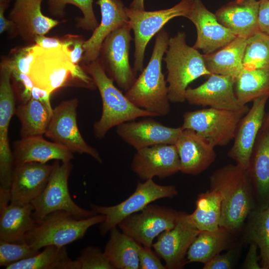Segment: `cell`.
<instances>
[{
    "mask_svg": "<svg viewBox=\"0 0 269 269\" xmlns=\"http://www.w3.org/2000/svg\"><path fill=\"white\" fill-rule=\"evenodd\" d=\"M200 231L190 222L188 214L180 212L175 226L158 237L152 247L168 269H181L187 264V253Z\"/></svg>",
    "mask_w": 269,
    "mask_h": 269,
    "instance_id": "9a60e30c",
    "label": "cell"
},
{
    "mask_svg": "<svg viewBox=\"0 0 269 269\" xmlns=\"http://www.w3.org/2000/svg\"><path fill=\"white\" fill-rule=\"evenodd\" d=\"M179 212L170 208L149 204L140 213L126 218L118 226L141 245L152 247L156 237L175 226Z\"/></svg>",
    "mask_w": 269,
    "mask_h": 269,
    "instance_id": "4fadbf2b",
    "label": "cell"
},
{
    "mask_svg": "<svg viewBox=\"0 0 269 269\" xmlns=\"http://www.w3.org/2000/svg\"><path fill=\"white\" fill-rule=\"evenodd\" d=\"M248 111L212 108L188 111L183 116L181 128L195 132L214 147L224 146L234 139L238 125Z\"/></svg>",
    "mask_w": 269,
    "mask_h": 269,
    "instance_id": "9c48e42d",
    "label": "cell"
},
{
    "mask_svg": "<svg viewBox=\"0 0 269 269\" xmlns=\"http://www.w3.org/2000/svg\"><path fill=\"white\" fill-rule=\"evenodd\" d=\"M210 189L222 196L220 227L234 236L244 227L250 213L256 208L252 187L246 169L227 164L214 171L209 178Z\"/></svg>",
    "mask_w": 269,
    "mask_h": 269,
    "instance_id": "6da1fadb",
    "label": "cell"
},
{
    "mask_svg": "<svg viewBox=\"0 0 269 269\" xmlns=\"http://www.w3.org/2000/svg\"><path fill=\"white\" fill-rule=\"evenodd\" d=\"M101 14L100 23L84 41L82 60L87 65L99 57L106 38L113 31L128 23L126 7L122 0H98Z\"/></svg>",
    "mask_w": 269,
    "mask_h": 269,
    "instance_id": "603a6c76",
    "label": "cell"
},
{
    "mask_svg": "<svg viewBox=\"0 0 269 269\" xmlns=\"http://www.w3.org/2000/svg\"><path fill=\"white\" fill-rule=\"evenodd\" d=\"M63 40L62 49L67 54L73 64L79 65L84 53L83 44L85 41L83 38L77 35H69Z\"/></svg>",
    "mask_w": 269,
    "mask_h": 269,
    "instance_id": "b9f144b4",
    "label": "cell"
},
{
    "mask_svg": "<svg viewBox=\"0 0 269 269\" xmlns=\"http://www.w3.org/2000/svg\"><path fill=\"white\" fill-rule=\"evenodd\" d=\"M40 252L27 243H14L0 240V266L7 267L37 255Z\"/></svg>",
    "mask_w": 269,
    "mask_h": 269,
    "instance_id": "f35d334b",
    "label": "cell"
},
{
    "mask_svg": "<svg viewBox=\"0 0 269 269\" xmlns=\"http://www.w3.org/2000/svg\"><path fill=\"white\" fill-rule=\"evenodd\" d=\"M15 114L20 123L22 138L45 134L52 115L43 104L32 98L20 103Z\"/></svg>",
    "mask_w": 269,
    "mask_h": 269,
    "instance_id": "d590c367",
    "label": "cell"
},
{
    "mask_svg": "<svg viewBox=\"0 0 269 269\" xmlns=\"http://www.w3.org/2000/svg\"><path fill=\"white\" fill-rule=\"evenodd\" d=\"M93 79L102 100L100 118L93 125L95 136L103 139L112 128L138 118L153 117L154 115L134 105L116 87L106 73L99 58L85 65L84 70Z\"/></svg>",
    "mask_w": 269,
    "mask_h": 269,
    "instance_id": "3957f363",
    "label": "cell"
},
{
    "mask_svg": "<svg viewBox=\"0 0 269 269\" xmlns=\"http://www.w3.org/2000/svg\"><path fill=\"white\" fill-rule=\"evenodd\" d=\"M77 260L81 269H114L104 252L98 247H86Z\"/></svg>",
    "mask_w": 269,
    "mask_h": 269,
    "instance_id": "ab89813d",
    "label": "cell"
},
{
    "mask_svg": "<svg viewBox=\"0 0 269 269\" xmlns=\"http://www.w3.org/2000/svg\"><path fill=\"white\" fill-rule=\"evenodd\" d=\"M48 8L53 15L63 16L68 4L79 8L83 14L77 18V26L86 30L93 31L99 25L93 7V0H48Z\"/></svg>",
    "mask_w": 269,
    "mask_h": 269,
    "instance_id": "74e56055",
    "label": "cell"
},
{
    "mask_svg": "<svg viewBox=\"0 0 269 269\" xmlns=\"http://www.w3.org/2000/svg\"><path fill=\"white\" fill-rule=\"evenodd\" d=\"M55 160L47 184L41 194L31 204L33 217L40 220L57 211L67 212L79 219H85L96 214L92 210L78 206L71 198L68 190V179L72 168L71 161Z\"/></svg>",
    "mask_w": 269,
    "mask_h": 269,
    "instance_id": "52a82bcc",
    "label": "cell"
},
{
    "mask_svg": "<svg viewBox=\"0 0 269 269\" xmlns=\"http://www.w3.org/2000/svg\"><path fill=\"white\" fill-rule=\"evenodd\" d=\"M257 246L254 243H250V247L243 265V268L246 269H261L259 261L261 260L258 255Z\"/></svg>",
    "mask_w": 269,
    "mask_h": 269,
    "instance_id": "7dc6e473",
    "label": "cell"
},
{
    "mask_svg": "<svg viewBox=\"0 0 269 269\" xmlns=\"http://www.w3.org/2000/svg\"><path fill=\"white\" fill-rule=\"evenodd\" d=\"M269 95L256 100L247 113L241 120L228 156L236 164L247 169L254 147L263 126L265 117V108Z\"/></svg>",
    "mask_w": 269,
    "mask_h": 269,
    "instance_id": "ac0fdd59",
    "label": "cell"
},
{
    "mask_svg": "<svg viewBox=\"0 0 269 269\" xmlns=\"http://www.w3.org/2000/svg\"><path fill=\"white\" fill-rule=\"evenodd\" d=\"M185 101L189 104L234 111H246L248 106L240 103L234 90V79L231 77L211 74L200 86L188 88Z\"/></svg>",
    "mask_w": 269,
    "mask_h": 269,
    "instance_id": "2e32d148",
    "label": "cell"
},
{
    "mask_svg": "<svg viewBox=\"0 0 269 269\" xmlns=\"http://www.w3.org/2000/svg\"><path fill=\"white\" fill-rule=\"evenodd\" d=\"M14 164L26 162L46 163L51 160L69 162L73 154L63 145L45 139L42 136L23 137L13 144Z\"/></svg>",
    "mask_w": 269,
    "mask_h": 269,
    "instance_id": "4316f807",
    "label": "cell"
},
{
    "mask_svg": "<svg viewBox=\"0 0 269 269\" xmlns=\"http://www.w3.org/2000/svg\"><path fill=\"white\" fill-rule=\"evenodd\" d=\"M146 118L118 126L116 128L118 135L136 150L155 145L175 143L182 131L181 127H167Z\"/></svg>",
    "mask_w": 269,
    "mask_h": 269,
    "instance_id": "44dd1931",
    "label": "cell"
},
{
    "mask_svg": "<svg viewBox=\"0 0 269 269\" xmlns=\"http://www.w3.org/2000/svg\"><path fill=\"white\" fill-rule=\"evenodd\" d=\"M186 18L197 30V39L193 47L201 50L204 54L222 48L237 37L218 21L215 14L209 11L201 0H193Z\"/></svg>",
    "mask_w": 269,
    "mask_h": 269,
    "instance_id": "ffe728a7",
    "label": "cell"
},
{
    "mask_svg": "<svg viewBox=\"0 0 269 269\" xmlns=\"http://www.w3.org/2000/svg\"><path fill=\"white\" fill-rule=\"evenodd\" d=\"M235 251L231 249L227 252L219 254L204 264L203 269H231L235 259Z\"/></svg>",
    "mask_w": 269,
    "mask_h": 269,
    "instance_id": "ee69618b",
    "label": "cell"
},
{
    "mask_svg": "<svg viewBox=\"0 0 269 269\" xmlns=\"http://www.w3.org/2000/svg\"><path fill=\"white\" fill-rule=\"evenodd\" d=\"M129 7L134 9L145 10L144 0H133Z\"/></svg>",
    "mask_w": 269,
    "mask_h": 269,
    "instance_id": "816d5d0a",
    "label": "cell"
},
{
    "mask_svg": "<svg viewBox=\"0 0 269 269\" xmlns=\"http://www.w3.org/2000/svg\"><path fill=\"white\" fill-rule=\"evenodd\" d=\"M11 77L22 87L19 96L20 103H25L31 99V92L34 84L28 75L23 73L13 67Z\"/></svg>",
    "mask_w": 269,
    "mask_h": 269,
    "instance_id": "f6af8a7d",
    "label": "cell"
},
{
    "mask_svg": "<svg viewBox=\"0 0 269 269\" xmlns=\"http://www.w3.org/2000/svg\"><path fill=\"white\" fill-rule=\"evenodd\" d=\"M13 66L10 59H4L0 67V184L9 189L14 160L8 140V129L15 113L14 91L10 83Z\"/></svg>",
    "mask_w": 269,
    "mask_h": 269,
    "instance_id": "5bb4252c",
    "label": "cell"
},
{
    "mask_svg": "<svg viewBox=\"0 0 269 269\" xmlns=\"http://www.w3.org/2000/svg\"><path fill=\"white\" fill-rule=\"evenodd\" d=\"M252 187L256 209L269 205V125L262 126L246 169Z\"/></svg>",
    "mask_w": 269,
    "mask_h": 269,
    "instance_id": "7402d4cb",
    "label": "cell"
},
{
    "mask_svg": "<svg viewBox=\"0 0 269 269\" xmlns=\"http://www.w3.org/2000/svg\"><path fill=\"white\" fill-rule=\"evenodd\" d=\"M247 39L236 37L222 48L203 54L205 65L211 74L235 78L243 68V57Z\"/></svg>",
    "mask_w": 269,
    "mask_h": 269,
    "instance_id": "f1b7e54d",
    "label": "cell"
},
{
    "mask_svg": "<svg viewBox=\"0 0 269 269\" xmlns=\"http://www.w3.org/2000/svg\"><path fill=\"white\" fill-rule=\"evenodd\" d=\"M131 30L128 23L112 32L105 39L100 53L102 58L99 59L108 76L126 91L136 79L129 61Z\"/></svg>",
    "mask_w": 269,
    "mask_h": 269,
    "instance_id": "8fae6325",
    "label": "cell"
},
{
    "mask_svg": "<svg viewBox=\"0 0 269 269\" xmlns=\"http://www.w3.org/2000/svg\"><path fill=\"white\" fill-rule=\"evenodd\" d=\"M6 269H81L79 261L69 256L65 246L49 245L28 259L13 264Z\"/></svg>",
    "mask_w": 269,
    "mask_h": 269,
    "instance_id": "1f68e13d",
    "label": "cell"
},
{
    "mask_svg": "<svg viewBox=\"0 0 269 269\" xmlns=\"http://www.w3.org/2000/svg\"><path fill=\"white\" fill-rule=\"evenodd\" d=\"M233 236L221 227L215 230L200 231L188 250L187 263H206L222 251L231 248Z\"/></svg>",
    "mask_w": 269,
    "mask_h": 269,
    "instance_id": "f546056e",
    "label": "cell"
},
{
    "mask_svg": "<svg viewBox=\"0 0 269 269\" xmlns=\"http://www.w3.org/2000/svg\"><path fill=\"white\" fill-rule=\"evenodd\" d=\"M42 0H15L8 17L14 24L15 32L24 40L34 41L59 23V21L43 14Z\"/></svg>",
    "mask_w": 269,
    "mask_h": 269,
    "instance_id": "d4e9b609",
    "label": "cell"
},
{
    "mask_svg": "<svg viewBox=\"0 0 269 269\" xmlns=\"http://www.w3.org/2000/svg\"><path fill=\"white\" fill-rule=\"evenodd\" d=\"M178 194L174 185H161L152 179L138 181L134 192L123 202L112 206L91 204L92 210L105 216L100 225V231L105 235L116 227L126 218L141 211L151 203L164 198H173Z\"/></svg>",
    "mask_w": 269,
    "mask_h": 269,
    "instance_id": "30bf717a",
    "label": "cell"
},
{
    "mask_svg": "<svg viewBox=\"0 0 269 269\" xmlns=\"http://www.w3.org/2000/svg\"><path fill=\"white\" fill-rule=\"evenodd\" d=\"M243 67L249 69L269 68V35L260 30L248 38Z\"/></svg>",
    "mask_w": 269,
    "mask_h": 269,
    "instance_id": "8d00e7d4",
    "label": "cell"
},
{
    "mask_svg": "<svg viewBox=\"0 0 269 269\" xmlns=\"http://www.w3.org/2000/svg\"><path fill=\"white\" fill-rule=\"evenodd\" d=\"M105 218L97 214L79 219L64 211H55L35 221L26 234L25 242L37 250L49 245L65 246L83 238L90 227L101 224Z\"/></svg>",
    "mask_w": 269,
    "mask_h": 269,
    "instance_id": "8992f818",
    "label": "cell"
},
{
    "mask_svg": "<svg viewBox=\"0 0 269 269\" xmlns=\"http://www.w3.org/2000/svg\"><path fill=\"white\" fill-rule=\"evenodd\" d=\"M269 125V111L265 117L263 126H266Z\"/></svg>",
    "mask_w": 269,
    "mask_h": 269,
    "instance_id": "db71d44e",
    "label": "cell"
},
{
    "mask_svg": "<svg viewBox=\"0 0 269 269\" xmlns=\"http://www.w3.org/2000/svg\"><path fill=\"white\" fill-rule=\"evenodd\" d=\"M260 1L235 0L219 8L215 13L218 21L237 37L248 38L259 31Z\"/></svg>",
    "mask_w": 269,
    "mask_h": 269,
    "instance_id": "484cf974",
    "label": "cell"
},
{
    "mask_svg": "<svg viewBox=\"0 0 269 269\" xmlns=\"http://www.w3.org/2000/svg\"><path fill=\"white\" fill-rule=\"evenodd\" d=\"M131 166L133 171L145 181L174 174L180 171V162L175 145L163 144L136 150Z\"/></svg>",
    "mask_w": 269,
    "mask_h": 269,
    "instance_id": "e0dca14e",
    "label": "cell"
},
{
    "mask_svg": "<svg viewBox=\"0 0 269 269\" xmlns=\"http://www.w3.org/2000/svg\"><path fill=\"white\" fill-rule=\"evenodd\" d=\"M174 144L180 158V171L183 173L199 174L215 160V147L192 130H182Z\"/></svg>",
    "mask_w": 269,
    "mask_h": 269,
    "instance_id": "cb8c5ba5",
    "label": "cell"
},
{
    "mask_svg": "<svg viewBox=\"0 0 269 269\" xmlns=\"http://www.w3.org/2000/svg\"><path fill=\"white\" fill-rule=\"evenodd\" d=\"M234 90L238 100L243 105L269 95V68L243 67L234 80Z\"/></svg>",
    "mask_w": 269,
    "mask_h": 269,
    "instance_id": "d6a6232c",
    "label": "cell"
},
{
    "mask_svg": "<svg viewBox=\"0 0 269 269\" xmlns=\"http://www.w3.org/2000/svg\"><path fill=\"white\" fill-rule=\"evenodd\" d=\"M6 8L0 5V33L4 31L15 32V26L13 22L6 18L4 14Z\"/></svg>",
    "mask_w": 269,
    "mask_h": 269,
    "instance_id": "f907efd6",
    "label": "cell"
},
{
    "mask_svg": "<svg viewBox=\"0 0 269 269\" xmlns=\"http://www.w3.org/2000/svg\"><path fill=\"white\" fill-rule=\"evenodd\" d=\"M245 223V241L257 246L262 269H269V205L264 209L253 210Z\"/></svg>",
    "mask_w": 269,
    "mask_h": 269,
    "instance_id": "e575fe53",
    "label": "cell"
},
{
    "mask_svg": "<svg viewBox=\"0 0 269 269\" xmlns=\"http://www.w3.org/2000/svg\"><path fill=\"white\" fill-rule=\"evenodd\" d=\"M165 53L163 60L167 70L169 99L171 103H183L188 85L211 74L206 68L203 54L187 44L184 32L169 38Z\"/></svg>",
    "mask_w": 269,
    "mask_h": 269,
    "instance_id": "5b68a950",
    "label": "cell"
},
{
    "mask_svg": "<svg viewBox=\"0 0 269 269\" xmlns=\"http://www.w3.org/2000/svg\"><path fill=\"white\" fill-rule=\"evenodd\" d=\"M259 30L269 35V0H259Z\"/></svg>",
    "mask_w": 269,
    "mask_h": 269,
    "instance_id": "bcb514c9",
    "label": "cell"
},
{
    "mask_svg": "<svg viewBox=\"0 0 269 269\" xmlns=\"http://www.w3.org/2000/svg\"><path fill=\"white\" fill-rule=\"evenodd\" d=\"M28 76L35 86L51 94L66 86L96 88L92 78L79 65L73 64L62 48L44 49L38 46Z\"/></svg>",
    "mask_w": 269,
    "mask_h": 269,
    "instance_id": "277c9868",
    "label": "cell"
},
{
    "mask_svg": "<svg viewBox=\"0 0 269 269\" xmlns=\"http://www.w3.org/2000/svg\"><path fill=\"white\" fill-rule=\"evenodd\" d=\"M51 93L47 91L34 86L31 92L32 99H35L43 104L51 114H53V109L52 108L50 97Z\"/></svg>",
    "mask_w": 269,
    "mask_h": 269,
    "instance_id": "c3c4849f",
    "label": "cell"
},
{
    "mask_svg": "<svg viewBox=\"0 0 269 269\" xmlns=\"http://www.w3.org/2000/svg\"><path fill=\"white\" fill-rule=\"evenodd\" d=\"M53 167V164L37 162L14 164L9 188L10 203L19 205L31 203L46 187Z\"/></svg>",
    "mask_w": 269,
    "mask_h": 269,
    "instance_id": "d6986e66",
    "label": "cell"
},
{
    "mask_svg": "<svg viewBox=\"0 0 269 269\" xmlns=\"http://www.w3.org/2000/svg\"><path fill=\"white\" fill-rule=\"evenodd\" d=\"M222 196L217 191L208 190L199 194L196 200V208L188 214L192 224L199 231H213L220 227Z\"/></svg>",
    "mask_w": 269,
    "mask_h": 269,
    "instance_id": "836d02e7",
    "label": "cell"
},
{
    "mask_svg": "<svg viewBox=\"0 0 269 269\" xmlns=\"http://www.w3.org/2000/svg\"><path fill=\"white\" fill-rule=\"evenodd\" d=\"M104 252L114 269H139L140 244L116 227L111 230Z\"/></svg>",
    "mask_w": 269,
    "mask_h": 269,
    "instance_id": "4dcf8cb0",
    "label": "cell"
},
{
    "mask_svg": "<svg viewBox=\"0 0 269 269\" xmlns=\"http://www.w3.org/2000/svg\"><path fill=\"white\" fill-rule=\"evenodd\" d=\"M33 212L31 203L19 205L9 203L0 206V240L24 243L26 234L35 223Z\"/></svg>",
    "mask_w": 269,
    "mask_h": 269,
    "instance_id": "83f0119b",
    "label": "cell"
},
{
    "mask_svg": "<svg viewBox=\"0 0 269 269\" xmlns=\"http://www.w3.org/2000/svg\"><path fill=\"white\" fill-rule=\"evenodd\" d=\"M193 2V0H181L170 8L154 11L126 7L128 23L134 34V70L136 74L143 69L144 53L149 41L171 19L186 17Z\"/></svg>",
    "mask_w": 269,
    "mask_h": 269,
    "instance_id": "ba28073f",
    "label": "cell"
},
{
    "mask_svg": "<svg viewBox=\"0 0 269 269\" xmlns=\"http://www.w3.org/2000/svg\"><path fill=\"white\" fill-rule=\"evenodd\" d=\"M10 1L11 0H0V5L4 6L6 9Z\"/></svg>",
    "mask_w": 269,
    "mask_h": 269,
    "instance_id": "f5cc1de1",
    "label": "cell"
},
{
    "mask_svg": "<svg viewBox=\"0 0 269 269\" xmlns=\"http://www.w3.org/2000/svg\"><path fill=\"white\" fill-rule=\"evenodd\" d=\"M169 40V34L164 29L157 33L147 66L125 94L134 105L154 117L166 116L170 111L167 83L162 71Z\"/></svg>",
    "mask_w": 269,
    "mask_h": 269,
    "instance_id": "7a4b0ae2",
    "label": "cell"
},
{
    "mask_svg": "<svg viewBox=\"0 0 269 269\" xmlns=\"http://www.w3.org/2000/svg\"><path fill=\"white\" fill-rule=\"evenodd\" d=\"M157 254L151 247L140 246L139 250V269H165V266L161 262Z\"/></svg>",
    "mask_w": 269,
    "mask_h": 269,
    "instance_id": "7bdbcfd3",
    "label": "cell"
},
{
    "mask_svg": "<svg viewBox=\"0 0 269 269\" xmlns=\"http://www.w3.org/2000/svg\"><path fill=\"white\" fill-rule=\"evenodd\" d=\"M34 42L36 45L44 49L62 48L63 44V39L44 35L37 36Z\"/></svg>",
    "mask_w": 269,
    "mask_h": 269,
    "instance_id": "681fc988",
    "label": "cell"
},
{
    "mask_svg": "<svg viewBox=\"0 0 269 269\" xmlns=\"http://www.w3.org/2000/svg\"><path fill=\"white\" fill-rule=\"evenodd\" d=\"M79 101L73 98L61 102L54 109L45 135L64 146L72 153L87 154L100 163L99 151L89 145L81 134L77 123Z\"/></svg>",
    "mask_w": 269,
    "mask_h": 269,
    "instance_id": "7c38bea8",
    "label": "cell"
},
{
    "mask_svg": "<svg viewBox=\"0 0 269 269\" xmlns=\"http://www.w3.org/2000/svg\"><path fill=\"white\" fill-rule=\"evenodd\" d=\"M37 47L38 45L35 44L17 50L10 59L13 67L20 72L28 75L31 64L36 55Z\"/></svg>",
    "mask_w": 269,
    "mask_h": 269,
    "instance_id": "60d3db41",
    "label": "cell"
}]
</instances>
